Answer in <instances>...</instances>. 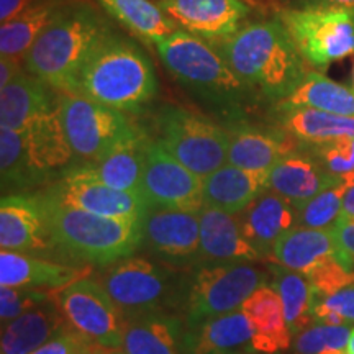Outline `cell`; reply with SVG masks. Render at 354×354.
I'll use <instances>...</instances> for the list:
<instances>
[{
	"instance_id": "6da1fadb",
	"label": "cell",
	"mask_w": 354,
	"mask_h": 354,
	"mask_svg": "<svg viewBox=\"0 0 354 354\" xmlns=\"http://www.w3.org/2000/svg\"><path fill=\"white\" fill-rule=\"evenodd\" d=\"M63 92L84 95L123 113H138L158 95V77L143 48L112 28Z\"/></svg>"
},
{
	"instance_id": "7a4b0ae2",
	"label": "cell",
	"mask_w": 354,
	"mask_h": 354,
	"mask_svg": "<svg viewBox=\"0 0 354 354\" xmlns=\"http://www.w3.org/2000/svg\"><path fill=\"white\" fill-rule=\"evenodd\" d=\"M218 50L243 82L276 104L289 97L310 71L276 15L245 25L218 43Z\"/></svg>"
},
{
	"instance_id": "3957f363",
	"label": "cell",
	"mask_w": 354,
	"mask_h": 354,
	"mask_svg": "<svg viewBox=\"0 0 354 354\" xmlns=\"http://www.w3.org/2000/svg\"><path fill=\"white\" fill-rule=\"evenodd\" d=\"M154 46L171 76L189 92L221 112L243 113L254 91L238 77L215 44L176 30Z\"/></svg>"
},
{
	"instance_id": "277c9868",
	"label": "cell",
	"mask_w": 354,
	"mask_h": 354,
	"mask_svg": "<svg viewBox=\"0 0 354 354\" xmlns=\"http://www.w3.org/2000/svg\"><path fill=\"white\" fill-rule=\"evenodd\" d=\"M110 30L112 26L94 7L66 3L26 53L25 71L63 92Z\"/></svg>"
},
{
	"instance_id": "5b68a950",
	"label": "cell",
	"mask_w": 354,
	"mask_h": 354,
	"mask_svg": "<svg viewBox=\"0 0 354 354\" xmlns=\"http://www.w3.org/2000/svg\"><path fill=\"white\" fill-rule=\"evenodd\" d=\"M53 245L87 263L107 264L128 258L143 240L145 218H109L59 202L41 198Z\"/></svg>"
},
{
	"instance_id": "8992f818",
	"label": "cell",
	"mask_w": 354,
	"mask_h": 354,
	"mask_svg": "<svg viewBox=\"0 0 354 354\" xmlns=\"http://www.w3.org/2000/svg\"><path fill=\"white\" fill-rule=\"evenodd\" d=\"M276 17L313 68L325 69L354 53V8L289 6L277 8Z\"/></svg>"
},
{
	"instance_id": "52a82bcc",
	"label": "cell",
	"mask_w": 354,
	"mask_h": 354,
	"mask_svg": "<svg viewBox=\"0 0 354 354\" xmlns=\"http://www.w3.org/2000/svg\"><path fill=\"white\" fill-rule=\"evenodd\" d=\"M161 145L180 165L207 177L228 162V131L190 110L167 105L158 117Z\"/></svg>"
},
{
	"instance_id": "ba28073f",
	"label": "cell",
	"mask_w": 354,
	"mask_h": 354,
	"mask_svg": "<svg viewBox=\"0 0 354 354\" xmlns=\"http://www.w3.org/2000/svg\"><path fill=\"white\" fill-rule=\"evenodd\" d=\"M57 109L71 149L82 161H97L115 145L138 133L120 110L73 92H61Z\"/></svg>"
},
{
	"instance_id": "9c48e42d",
	"label": "cell",
	"mask_w": 354,
	"mask_h": 354,
	"mask_svg": "<svg viewBox=\"0 0 354 354\" xmlns=\"http://www.w3.org/2000/svg\"><path fill=\"white\" fill-rule=\"evenodd\" d=\"M66 320L77 333L102 348L117 349L123 343L120 308L97 281L81 279L63 289L50 290Z\"/></svg>"
},
{
	"instance_id": "30bf717a",
	"label": "cell",
	"mask_w": 354,
	"mask_h": 354,
	"mask_svg": "<svg viewBox=\"0 0 354 354\" xmlns=\"http://www.w3.org/2000/svg\"><path fill=\"white\" fill-rule=\"evenodd\" d=\"M141 192L149 205L189 212L203 209V179L180 165L161 141L145 143Z\"/></svg>"
},
{
	"instance_id": "8fae6325",
	"label": "cell",
	"mask_w": 354,
	"mask_h": 354,
	"mask_svg": "<svg viewBox=\"0 0 354 354\" xmlns=\"http://www.w3.org/2000/svg\"><path fill=\"white\" fill-rule=\"evenodd\" d=\"M261 284L263 274L250 264L234 263L201 269L190 290V320H210L234 312Z\"/></svg>"
},
{
	"instance_id": "7c38bea8",
	"label": "cell",
	"mask_w": 354,
	"mask_h": 354,
	"mask_svg": "<svg viewBox=\"0 0 354 354\" xmlns=\"http://www.w3.org/2000/svg\"><path fill=\"white\" fill-rule=\"evenodd\" d=\"M51 196L66 205L109 218H145L149 209L143 194L109 187L86 166L69 171Z\"/></svg>"
},
{
	"instance_id": "4fadbf2b",
	"label": "cell",
	"mask_w": 354,
	"mask_h": 354,
	"mask_svg": "<svg viewBox=\"0 0 354 354\" xmlns=\"http://www.w3.org/2000/svg\"><path fill=\"white\" fill-rule=\"evenodd\" d=\"M158 6L177 28L212 44L240 32L251 12L245 0H158Z\"/></svg>"
},
{
	"instance_id": "5bb4252c",
	"label": "cell",
	"mask_w": 354,
	"mask_h": 354,
	"mask_svg": "<svg viewBox=\"0 0 354 354\" xmlns=\"http://www.w3.org/2000/svg\"><path fill=\"white\" fill-rule=\"evenodd\" d=\"M100 286L120 312L128 313L153 310L167 290L165 272L143 258H125L112 264L102 274Z\"/></svg>"
},
{
	"instance_id": "9a60e30c",
	"label": "cell",
	"mask_w": 354,
	"mask_h": 354,
	"mask_svg": "<svg viewBox=\"0 0 354 354\" xmlns=\"http://www.w3.org/2000/svg\"><path fill=\"white\" fill-rule=\"evenodd\" d=\"M228 131V165L240 169L266 172L286 154L302 146L294 136L279 128H263L236 120Z\"/></svg>"
},
{
	"instance_id": "2e32d148",
	"label": "cell",
	"mask_w": 354,
	"mask_h": 354,
	"mask_svg": "<svg viewBox=\"0 0 354 354\" xmlns=\"http://www.w3.org/2000/svg\"><path fill=\"white\" fill-rule=\"evenodd\" d=\"M53 243L43 202L26 196H3L0 202L2 251H43Z\"/></svg>"
},
{
	"instance_id": "e0dca14e",
	"label": "cell",
	"mask_w": 354,
	"mask_h": 354,
	"mask_svg": "<svg viewBox=\"0 0 354 354\" xmlns=\"http://www.w3.org/2000/svg\"><path fill=\"white\" fill-rule=\"evenodd\" d=\"M338 180L339 177L326 171L312 149H294L279 159L268 172V189L290 201L294 205L307 202Z\"/></svg>"
},
{
	"instance_id": "ac0fdd59",
	"label": "cell",
	"mask_w": 354,
	"mask_h": 354,
	"mask_svg": "<svg viewBox=\"0 0 354 354\" xmlns=\"http://www.w3.org/2000/svg\"><path fill=\"white\" fill-rule=\"evenodd\" d=\"M143 238L158 253L171 258L194 256L201 250V212L149 205Z\"/></svg>"
},
{
	"instance_id": "d6986e66",
	"label": "cell",
	"mask_w": 354,
	"mask_h": 354,
	"mask_svg": "<svg viewBox=\"0 0 354 354\" xmlns=\"http://www.w3.org/2000/svg\"><path fill=\"white\" fill-rule=\"evenodd\" d=\"M236 216L243 236L259 256H268L282 234L297 227V207L269 189Z\"/></svg>"
},
{
	"instance_id": "ffe728a7",
	"label": "cell",
	"mask_w": 354,
	"mask_h": 354,
	"mask_svg": "<svg viewBox=\"0 0 354 354\" xmlns=\"http://www.w3.org/2000/svg\"><path fill=\"white\" fill-rule=\"evenodd\" d=\"M69 328L73 326L66 320L64 313L50 299L15 320L3 323L0 348L2 354H32Z\"/></svg>"
},
{
	"instance_id": "44dd1931",
	"label": "cell",
	"mask_w": 354,
	"mask_h": 354,
	"mask_svg": "<svg viewBox=\"0 0 354 354\" xmlns=\"http://www.w3.org/2000/svg\"><path fill=\"white\" fill-rule=\"evenodd\" d=\"M88 272V268L41 261L13 251L0 253V287L56 290L81 281Z\"/></svg>"
},
{
	"instance_id": "7402d4cb",
	"label": "cell",
	"mask_w": 354,
	"mask_h": 354,
	"mask_svg": "<svg viewBox=\"0 0 354 354\" xmlns=\"http://www.w3.org/2000/svg\"><path fill=\"white\" fill-rule=\"evenodd\" d=\"M268 190V174L225 165L203 177V207L240 214Z\"/></svg>"
},
{
	"instance_id": "603a6c76",
	"label": "cell",
	"mask_w": 354,
	"mask_h": 354,
	"mask_svg": "<svg viewBox=\"0 0 354 354\" xmlns=\"http://www.w3.org/2000/svg\"><path fill=\"white\" fill-rule=\"evenodd\" d=\"M253 325L251 346L256 353L276 354L290 346V330L277 290L261 286L240 307Z\"/></svg>"
},
{
	"instance_id": "cb8c5ba5",
	"label": "cell",
	"mask_w": 354,
	"mask_h": 354,
	"mask_svg": "<svg viewBox=\"0 0 354 354\" xmlns=\"http://www.w3.org/2000/svg\"><path fill=\"white\" fill-rule=\"evenodd\" d=\"M21 133L25 135L30 162L41 180L46 179L51 171L68 165L73 158L74 153L66 136L57 104L35 118Z\"/></svg>"
},
{
	"instance_id": "d4e9b609",
	"label": "cell",
	"mask_w": 354,
	"mask_h": 354,
	"mask_svg": "<svg viewBox=\"0 0 354 354\" xmlns=\"http://www.w3.org/2000/svg\"><path fill=\"white\" fill-rule=\"evenodd\" d=\"M48 84L30 73H21L0 88V128L25 131L35 118L55 107Z\"/></svg>"
},
{
	"instance_id": "484cf974",
	"label": "cell",
	"mask_w": 354,
	"mask_h": 354,
	"mask_svg": "<svg viewBox=\"0 0 354 354\" xmlns=\"http://www.w3.org/2000/svg\"><path fill=\"white\" fill-rule=\"evenodd\" d=\"M201 251L216 261H251L261 258L243 236L236 215L203 207L201 210Z\"/></svg>"
},
{
	"instance_id": "4316f807",
	"label": "cell",
	"mask_w": 354,
	"mask_h": 354,
	"mask_svg": "<svg viewBox=\"0 0 354 354\" xmlns=\"http://www.w3.org/2000/svg\"><path fill=\"white\" fill-rule=\"evenodd\" d=\"M146 138L140 133L120 141L97 161L84 165L100 183L117 190L141 192ZM143 194V192H141Z\"/></svg>"
},
{
	"instance_id": "83f0119b",
	"label": "cell",
	"mask_w": 354,
	"mask_h": 354,
	"mask_svg": "<svg viewBox=\"0 0 354 354\" xmlns=\"http://www.w3.org/2000/svg\"><path fill=\"white\" fill-rule=\"evenodd\" d=\"M276 118L282 130L302 145L315 146L343 136H354V117L310 107H277Z\"/></svg>"
},
{
	"instance_id": "f1b7e54d",
	"label": "cell",
	"mask_w": 354,
	"mask_h": 354,
	"mask_svg": "<svg viewBox=\"0 0 354 354\" xmlns=\"http://www.w3.org/2000/svg\"><path fill=\"white\" fill-rule=\"evenodd\" d=\"M335 251L331 228L294 227L276 241L272 256L281 266L305 276L317 264L335 256Z\"/></svg>"
},
{
	"instance_id": "f546056e",
	"label": "cell",
	"mask_w": 354,
	"mask_h": 354,
	"mask_svg": "<svg viewBox=\"0 0 354 354\" xmlns=\"http://www.w3.org/2000/svg\"><path fill=\"white\" fill-rule=\"evenodd\" d=\"M277 107H310L343 117H354V87L343 86L323 76L317 71H308L302 82L289 97L277 102Z\"/></svg>"
},
{
	"instance_id": "4dcf8cb0",
	"label": "cell",
	"mask_w": 354,
	"mask_h": 354,
	"mask_svg": "<svg viewBox=\"0 0 354 354\" xmlns=\"http://www.w3.org/2000/svg\"><path fill=\"white\" fill-rule=\"evenodd\" d=\"M68 0H44L28 10L21 12L15 19L0 26V53L25 59L26 53L33 46L46 26L63 10Z\"/></svg>"
},
{
	"instance_id": "1f68e13d",
	"label": "cell",
	"mask_w": 354,
	"mask_h": 354,
	"mask_svg": "<svg viewBox=\"0 0 354 354\" xmlns=\"http://www.w3.org/2000/svg\"><path fill=\"white\" fill-rule=\"evenodd\" d=\"M99 3L135 37L148 41L156 43L179 30L151 0H99Z\"/></svg>"
},
{
	"instance_id": "d6a6232c",
	"label": "cell",
	"mask_w": 354,
	"mask_h": 354,
	"mask_svg": "<svg viewBox=\"0 0 354 354\" xmlns=\"http://www.w3.org/2000/svg\"><path fill=\"white\" fill-rule=\"evenodd\" d=\"M179 326L162 317H145L130 323L123 331L122 349L125 354H183L179 346Z\"/></svg>"
},
{
	"instance_id": "836d02e7",
	"label": "cell",
	"mask_w": 354,
	"mask_h": 354,
	"mask_svg": "<svg viewBox=\"0 0 354 354\" xmlns=\"http://www.w3.org/2000/svg\"><path fill=\"white\" fill-rule=\"evenodd\" d=\"M253 325L243 310L210 318L194 339V354H227L253 339Z\"/></svg>"
},
{
	"instance_id": "e575fe53",
	"label": "cell",
	"mask_w": 354,
	"mask_h": 354,
	"mask_svg": "<svg viewBox=\"0 0 354 354\" xmlns=\"http://www.w3.org/2000/svg\"><path fill=\"white\" fill-rule=\"evenodd\" d=\"M276 290L284 307L286 320L290 333H302L313 318V289L308 279L300 272L279 274Z\"/></svg>"
},
{
	"instance_id": "d590c367",
	"label": "cell",
	"mask_w": 354,
	"mask_h": 354,
	"mask_svg": "<svg viewBox=\"0 0 354 354\" xmlns=\"http://www.w3.org/2000/svg\"><path fill=\"white\" fill-rule=\"evenodd\" d=\"M0 171L2 187H28L39 183L26 149L25 135L8 128H0Z\"/></svg>"
},
{
	"instance_id": "8d00e7d4",
	"label": "cell",
	"mask_w": 354,
	"mask_h": 354,
	"mask_svg": "<svg viewBox=\"0 0 354 354\" xmlns=\"http://www.w3.org/2000/svg\"><path fill=\"white\" fill-rule=\"evenodd\" d=\"M297 207V227L331 228L343 214V185L336 183Z\"/></svg>"
},
{
	"instance_id": "74e56055",
	"label": "cell",
	"mask_w": 354,
	"mask_h": 354,
	"mask_svg": "<svg viewBox=\"0 0 354 354\" xmlns=\"http://www.w3.org/2000/svg\"><path fill=\"white\" fill-rule=\"evenodd\" d=\"M353 330L348 325H317L299 333L297 354H344Z\"/></svg>"
},
{
	"instance_id": "f35d334b",
	"label": "cell",
	"mask_w": 354,
	"mask_h": 354,
	"mask_svg": "<svg viewBox=\"0 0 354 354\" xmlns=\"http://www.w3.org/2000/svg\"><path fill=\"white\" fill-rule=\"evenodd\" d=\"M313 289V297H325L335 292L354 286V271H348L335 256L317 264L305 274Z\"/></svg>"
},
{
	"instance_id": "ab89813d",
	"label": "cell",
	"mask_w": 354,
	"mask_h": 354,
	"mask_svg": "<svg viewBox=\"0 0 354 354\" xmlns=\"http://www.w3.org/2000/svg\"><path fill=\"white\" fill-rule=\"evenodd\" d=\"M313 318L323 325L342 326L354 322V286L325 297H313Z\"/></svg>"
},
{
	"instance_id": "60d3db41",
	"label": "cell",
	"mask_w": 354,
	"mask_h": 354,
	"mask_svg": "<svg viewBox=\"0 0 354 354\" xmlns=\"http://www.w3.org/2000/svg\"><path fill=\"white\" fill-rule=\"evenodd\" d=\"M308 148L333 176L339 177L354 171V136H343Z\"/></svg>"
},
{
	"instance_id": "b9f144b4",
	"label": "cell",
	"mask_w": 354,
	"mask_h": 354,
	"mask_svg": "<svg viewBox=\"0 0 354 354\" xmlns=\"http://www.w3.org/2000/svg\"><path fill=\"white\" fill-rule=\"evenodd\" d=\"M50 290L25 289V287H2L0 290V318L2 323H8L24 315L39 304L50 300Z\"/></svg>"
},
{
	"instance_id": "7bdbcfd3",
	"label": "cell",
	"mask_w": 354,
	"mask_h": 354,
	"mask_svg": "<svg viewBox=\"0 0 354 354\" xmlns=\"http://www.w3.org/2000/svg\"><path fill=\"white\" fill-rule=\"evenodd\" d=\"M102 349L104 348L88 342L86 336L77 333L74 328H69L32 354H102Z\"/></svg>"
},
{
	"instance_id": "ee69618b",
	"label": "cell",
	"mask_w": 354,
	"mask_h": 354,
	"mask_svg": "<svg viewBox=\"0 0 354 354\" xmlns=\"http://www.w3.org/2000/svg\"><path fill=\"white\" fill-rule=\"evenodd\" d=\"M331 233L336 246L335 258L348 271H354V218H339L331 227Z\"/></svg>"
},
{
	"instance_id": "f6af8a7d",
	"label": "cell",
	"mask_w": 354,
	"mask_h": 354,
	"mask_svg": "<svg viewBox=\"0 0 354 354\" xmlns=\"http://www.w3.org/2000/svg\"><path fill=\"white\" fill-rule=\"evenodd\" d=\"M44 0H0V24H6Z\"/></svg>"
},
{
	"instance_id": "bcb514c9",
	"label": "cell",
	"mask_w": 354,
	"mask_h": 354,
	"mask_svg": "<svg viewBox=\"0 0 354 354\" xmlns=\"http://www.w3.org/2000/svg\"><path fill=\"white\" fill-rule=\"evenodd\" d=\"M343 185V214L339 218H354V171L339 176Z\"/></svg>"
},
{
	"instance_id": "7dc6e473",
	"label": "cell",
	"mask_w": 354,
	"mask_h": 354,
	"mask_svg": "<svg viewBox=\"0 0 354 354\" xmlns=\"http://www.w3.org/2000/svg\"><path fill=\"white\" fill-rule=\"evenodd\" d=\"M20 57L2 56L0 57V88L10 84L21 73Z\"/></svg>"
},
{
	"instance_id": "c3c4849f",
	"label": "cell",
	"mask_w": 354,
	"mask_h": 354,
	"mask_svg": "<svg viewBox=\"0 0 354 354\" xmlns=\"http://www.w3.org/2000/svg\"><path fill=\"white\" fill-rule=\"evenodd\" d=\"M292 7H325L354 8V0H292Z\"/></svg>"
},
{
	"instance_id": "681fc988",
	"label": "cell",
	"mask_w": 354,
	"mask_h": 354,
	"mask_svg": "<svg viewBox=\"0 0 354 354\" xmlns=\"http://www.w3.org/2000/svg\"><path fill=\"white\" fill-rule=\"evenodd\" d=\"M245 2L248 3V6H258V7H269L271 6L272 0H245Z\"/></svg>"
},
{
	"instance_id": "f907efd6",
	"label": "cell",
	"mask_w": 354,
	"mask_h": 354,
	"mask_svg": "<svg viewBox=\"0 0 354 354\" xmlns=\"http://www.w3.org/2000/svg\"><path fill=\"white\" fill-rule=\"evenodd\" d=\"M344 354H354V330L351 336H349V342H348V346H346V353Z\"/></svg>"
},
{
	"instance_id": "816d5d0a",
	"label": "cell",
	"mask_w": 354,
	"mask_h": 354,
	"mask_svg": "<svg viewBox=\"0 0 354 354\" xmlns=\"http://www.w3.org/2000/svg\"><path fill=\"white\" fill-rule=\"evenodd\" d=\"M353 87H354V66H353Z\"/></svg>"
},
{
	"instance_id": "f5cc1de1",
	"label": "cell",
	"mask_w": 354,
	"mask_h": 354,
	"mask_svg": "<svg viewBox=\"0 0 354 354\" xmlns=\"http://www.w3.org/2000/svg\"><path fill=\"white\" fill-rule=\"evenodd\" d=\"M236 354H256V353H236Z\"/></svg>"
},
{
	"instance_id": "db71d44e",
	"label": "cell",
	"mask_w": 354,
	"mask_h": 354,
	"mask_svg": "<svg viewBox=\"0 0 354 354\" xmlns=\"http://www.w3.org/2000/svg\"><path fill=\"white\" fill-rule=\"evenodd\" d=\"M102 354H113V353H102Z\"/></svg>"
}]
</instances>
